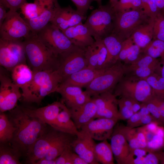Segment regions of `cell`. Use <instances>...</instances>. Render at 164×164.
Masks as SVG:
<instances>
[{
	"mask_svg": "<svg viewBox=\"0 0 164 164\" xmlns=\"http://www.w3.org/2000/svg\"><path fill=\"white\" fill-rule=\"evenodd\" d=\"M85 55L88 67L98 70L99 55L96 41L85 49Z\"/></svg>",
	"mask_w": 164,
	"mask_h": 164,
	"instance_id": "obj_39",
	"label": "cell"
},
{
	"mask_svg": "<svg viewBox=\"0 0 164 164\" xmlns=\"http://www.w3.org/2000/svg\"><path fill=\"white\" fill-rule=\"evenodd\" d=\"M77 8V10L84 16L89 9L92 2L94 0H71Z\"/></svg>",
	"mask_w": 164,
	"mask_h": 164,
	"instance_id": "obj_47",
	"label": "cell"
},
{
	"mask_svg": "<svg viewBox=\"0 0 164 164\" xmlns=\"http://www.w3.org/2000/svg\"><path fill=\"white\" fill-rule=\"evenodd\" d=\"M73 151L71 145L67 147L56 159V164H72V158Z\"/></svg>",
	"mask_w": 164,
	"mask_h": 164,
	"instance_id": "obj_46",
	"label": "cell"
},
{
	"mask_svg": "<svg viewBox=\"0 0 164 164\" xmlns=\"http://www.w3.org/2000/svg\"><path fill=\"white\" fill-rule=\"evenodd\" d=\"M71 143L73 151L83 159L88 164H98L95 155L96 144L94 139L86 133L80 131Z\"/></svg>",
	"mask_w": 164,
	"mask_h": 164,
	"instance_id": "obj_16",
	"label": "cell"
},
{
	"mask_svg": "<svg viewBox=\"0 0 164 164\" xmlns=\"http://www.w3.org/2000/svg\"><path fill=\"white\" fill-rule=\"evenodd\" d=\"M20 153L13 148L0 145V164H19Z\"/></svg>",
	"mask_w": 164,
	"mask_h": 164,
	"instance_id": "obj_33",
	"label": "cell"
},
{
	"mask_svg": "<svg viewBox=\"0 0 164 164\" xmlns=\"http://www.w3.org/2000/svg\"><path fill=\"white\" fill-rule=\"evenodd\" d=\"M118 1V0H110V4L112 7Z\"/></svg>",
	"mask_w": 164,
	"mask_h": 164,
	"instance_id": "obj_60",
	"label": "cell"
},
{
	"mask_svg": "<svg viewBox=\"0 0 164 164\" xmlns=\"http://www.w3.org/2000/svg\"><path fill=\"white\" fill-rule=\"evenodd\" d=\"M11 71L12 80L21 89L28 84L33 76L32 70L25 63L16 66Z\"/></svg>",
	"mask_w": 164,
	"mask_h": 164,
	"instance_id": "obj_29",
	"label": "cell"
},
{
	"mask_svg": "<svg viewBox=\"0 0 164 164\" xmlns=\"http://www.w3.org/2000/svg\"><path fill=\"white\" fill-rule=\"evenodd\" d=\"M153 18L150 17L137 27L130 37L134 43L142 49L153 39Z\"/></svg>",
	"mask_w": 164,
	"mask_h": 164,
	"instance_id": "obj_25",
	"label": "cell"
},
{
	"mask_svg": "<svg viewBox=\"0 0 164 164\" xmlns=\"http://www.w3.org/2000/svg\"><path fill=\"white\" fill-rule=\"evenodd\" d=\"M155 72L164 78V59L159 62Z\"/></svg>",
	"mask_w": 164,
	"mask_h": 164,
	"instance_id": "obj_56",
	"label": "cell"
},
{
	"mask_svg": "<svg viewBox=\"0 0 164 164\" xmlns=\"http://www.w3.org/2000/svg\"><path fill=\"white\" fill-rule=\"evenodd\" d=\"M96 106L95 118H105L119 120L118 99L112 91H109L93 96Z\"/></svg>",
	"mask_w": 164,
	"mask_h": 164,
	"instance_id": "obj_14",
	"label": "cell"
},
{
	"mask_svg": "<svg viewBox=\"0 0 164 164\" xmlns=\"http://www.w3.org/2000/svg\"><path fill=\"white\" fill-rule=\"evenodd\" d=\"M115 12L108 5L93 10L84 23L95 41L103 39L112 32Z\"/></svg>",
	"mask_w": 164,
	"mask_h": 164,
	"instance_id": "obj_4",
	"label": "cell"
},
{
	"mask_svg": "<svg viewBox=\"0 0 164 164\" xmlns=\"http://www.w3.org/2000/svg\"><path fill=\"white\" fill-rule=\"evenodd\" d=\"M159 62L157 59L144 53L133 63L126 66L127 71L139 67H157Z\"/></svg>",
	"mask_w": 164,
	"mask_h": 164,
	"instance_id": "obj_40",
	"label": "cell"
},
{
	"mask_svg": "<svg viewBox=\"0 0 164 164\" xmlns=\"http://www.w3.org/2000/svg\"><path fill=\"white\" fill-rule=\"evenodd\" d=\"M31 32L25 19L17 11L9 10L0 26V38L8 40H15L25 38Z\"/></svg>",
	"mask_w": 164,
	"mask_h": 164,
	"instance_id": "obj_10",
	"label": "cell"
},
{
	"mask_svg": "<svg viewBox=\"0 0 164 164\" xmlns=\"http://www.w3.org/2000/svg\"><path fill=\"white\" fill-rule=\"evenodd\" d=\"M62 32L74 45L85 49L95 40L82 22L68 28Z\"/></svg>",
	"mask_w": 164,
	"mask_h": 164,
	"instance_id": "obj_20",
	"label": "cell"
},
{
	"mask_svg": "<svg viewBox=\"0 0 164 164\" xmlns=\"http://www.w3.org/2000/svg\"><path fill=\"white\" fill-rule=\"evenodd\" d=\"M64 133L53 128L50 131H46L28 150L26 154L29 162L35 164L39 160L43 158Z\"/></svg>",
	"mask_w": 164,
	"mask_h": 164,
	"instance_id": "obj_12",
	"label": "cell"
},
{
	"mask_svg": "<svg viewBox=\"0 0 164 164\" xmlns=\"http://www.w3.org/2000/svg\"><path fill=\"white\" fill-rule=\"evenodd\" d=\"M159 11L164 12V0H155Z\"/></svg>",
	"mask_w": 164,
	"mask_h": 164,
	"instance_id": "obj_59",
	"label": "cell"
},
{
	"mask_svg": "<svg viewBox=\"0 0 164 164\" xmlns=\"http://www.w3.org/2000/svg\"><path fill=\"white\" fill-rule=\"evenodd\" d=\"M104 69L96 70L87 67L71 74L61 83L81 88L86 87Z\"/></svg>",
	"mask_w": 164,
	"mask_h": 164,
	"instance_id": "obj_24",
	"label": "cell"
},
{
	"mask_svg": "<svg viewBox=\"0 0 164 164\" xmlns=\"http://www.w3.org/2000/svg\"><path fill=\"white\" fill-rule=\"evenodd\" d=\"M43 6V10L38 16L30 19H25L33 33H37L50 22L60 5L57 0H47L44 3Z\"/></svg>",
	"mask_w": 164,
	"mask_h": 164,
	"instance_id": "obj_19",
	"label": "cell"
},
{
	"mask_svg": "<svg viewBox=\"0 0 164 164\" xmlns=\"http://www.w3.org/2000/svg\"><path fill=\"white\" fill-rule=\"evenodd\" d=\"M69 109L72 119L78 130L95 119L97 107L92 98L81 106Z\"/></svg>",
	"mask_w": 164,
	"mask_h": 164,
	"instance_id": "obj_22",
	"label": "cell"
},
{
	"mask_svg": "<svg viewBox=\"0 0 164 164\" xmlns=\"http://www.w3.org/2000/svg\"><path fill=\"white\" fill-rule=\"evenodd\" d=\"M62 81L57 70L34 72L31 80L21 88L23 100L26 102L39 104L46 96L56 92Z\"/></svg>",
	"mask_w": 164,
	"mask_h": 164,
	"instance_id": "obj_3",
	"label": "cell"
},
{
	"mask_svg": "<svg viewBox=\"0 0 164 164\" xmlns=\"http://www.w3.org/2000/svg\"><path fill=\"white\" fill-rule=\"evenodd\" d=\"M58 57L59 66L57 70L62 81L71 74L87 67L85 49L77 46L74 45Z\"/></svg>",
	"mask_w": 164,
	"mask_h": 164,
	"instance_id": "obj_8",
	"label": "cell"
},
{
	"mask_svg": "<svg viewBox=\"0 0 164 164\" xmlns=\"http://www.w3.org/2000/svg\"><path fill=\"white\" fill-rule=\"evenodd\" d=\"M7 8L2 4L0 2V26L2 24L6 17L7 12Z\"/></svg>",
	"mask_w": 164,
	"mask_h": 164,
	"instance_id": "obj_55",
	"label": "cell"
},
{
	"mask_svg": "<svg viewBox=\"0 0 164 164\" xmlns=\"http://www.w3.org/2000/svg\"><path fill=\"white\" fill-rule=\"evenodd\" d=\"M94 1H96L99 6L101 5V1L102 0H94Z\"/></svg>",
	"mask_w": 164,
	"mask_h": 164,
	"instance_id": "obj_62",
	"label": "cell"
},
{
	"mask_svg": "<svg viewBox=\"0 0 164 164\" xmlns=\"http://www.w3.org/2000/svg\"><path fill=\"white\" fill-rule=\"evenodd\" d=\"M134 0H120L112 7L115 12L132 9Z\"/></svg>",
	"mask_w": 164,
	"mask_h": 164,
	"instance_id": "obj_49",
	"label": "cell"
},
{
	"mask_svg": "<svg viewBox=\"0 0 164 164\" xmlns=\"http://www.w3.org/2000/svg\"><path fill=\"white\" fill-rule=\"evenodd\" d=\"M139 112L142 116L150 114L147 107L143 103H141V108Z\"/></svg>",
	"mask_w": 164,
	"mask_h": 164,
	"instance_id": "obj_58",
	"label": "cell"
},
{
	"mask_svg": "<svg viewBox=\"0 0 164 164\" xmlns=\"http://www.w3.org/2000/svg\"><path fill=\"white\" fill-rule=\"evenodd\" d=\"M163 12V13H164V12Z\"/></svg>",
	"mask_w": 164,
	"mask_h": 164,
	"instance_id": "obj_63",
	"label": "cell"
},
{
	"mask_svg": "<svg viewBox=\"0 0 164 164\" xmlns=\"http://www.w3.org/2000/svg\"><path fill=\"white\" fill-rule=\"evenodd\" d=\"M10 120L15 128L11 141L12 148L20 153H26L29 149L46 130V124L37 118L31 117L22 109L13 111Z\"/></svg>",
	"mask_w": 164,
	"mask_h": 164,
	"instance_id": "obj_1",
	"label": "cell"
},
{
	"mask_svg": "<svg viewBox=\"0 0 164 164\" xmlns=\"http://www.w3.org/2000/svg\"><path fill=\"white\" fill-rule=\"evenodd\" d=\"M116 128L123 135L130 147V149L140 148L137 140V129L122 125H116Z\"/></svg>",
	"mask_w": 164,
	"mask_h": 164,
	"instance_id": "obj_36",
	"label": "cell"
},
{
	"mask_svg": "<svg viewBox=\"0 0 164 164\" xmlns=\"http://www.w3.org/2000/svg\"><path fill=\"white\" fill-rule=\"evenodd\" d=\"M36 34L38 38L57 56L74 45L62 31L51 23Z\"/></svg>",
	"mask_w": 164,
	"mask_h": 164,
	"instance_id": "obj_11",
	"label": "cell"
},
{
	"mask_svg": "<svg viewBox=\"0 0 164 164\" xmlns=\"http://www.w3.org/2000/svg\"><path fill=\"white\" fill-rule=\"evenodd\" d=\"M35 164H56L55 159L49 160L43 158L37 161Z\"/></svg>",
	"mask_w": 164,
	"mask_h": 164,
	"instance_id": "obj_57",
	"label": "cell"
},
{
	"mask_svg": "<svg viewBox=\"0 0 164 164\" xmlns=\"http://www.w3.org/2000/svg\"><path fill=\"white\" fill-rule=\"evenodd\" d=\"M151 98L159 108L162 124L163 125H164V98L154 94Z\"/></svg>",
	"mask_w": 164,
	"mask_h": 164,
	"instance_id": "obj_50",
	"label": "cell"
},
{
	"mask_svg": "<svg viewBox=\"0 0 164 164\" xmlns=\"http://www.w3.org/2000/svg\"><path fill=\"white\" fill-rule=\"evenodd\" d=\"M142 52L156 59H164V41L153 39L145 48L142 49Z\"/></svg>",
	"mask_w": 164,
	"mask_h": 164,
	"instance_id": "obj_34",
	"label": "cell"
},
{
	"mask_svg": "<svg viewBox=\"0 0 164 164\" xmlns=\"http://www.w3.org/2000/svg\"><path fill=\"white\" fill-rule=\"evenodd\" d=\"M164 142V132L157 131L152 138L147 142V147L154 151L159 149L163 145Z\"/></svg>",
	"mask_w": 164,
	"mask_h": 164,
	"instance_id": "obj_44",
	"label": "cell"
},
{
	"mask_svg": "<svg viewBox=\"0 0 164 164\" xmlns=\"http://www.w3.org/2000/svg\"><path fill=\"white\" fill-rule=\"evenodd\" d=\"M107 51L106 62L107 67L117 61L124 39L116 34L111 33L102 39Z\"/></svg>",
	"mask_w": 164,
	"mask_h": 164,
	"instance_id": "obj_26",
	"label": "cell"
},
{
	"mask_svg": "<svg viewBox=\"0 0 164 164\" xmlns=\"http://www.w3.org/2000/svg\"><path fill=\"white\" fill-rule=\"evenodd\" d=\"M95 158L102 164H114V155L110 144L107 140L96 144L94 149Z\"/></svg>",
	"mask_w": 164,
	"mask_h": 164,
	"instance_id": "obj_31",
	"label": "cell"
},
{
	"mask_svg": "<svg viewBox=\"0 0 164 164\" xmlns=\"http://www.w3.org/2000/svg\"><path fill=\"white\" fill-rule=\"evenodd\" d=\"M142 103L145 105L150 114L155 118L159 125H163L159 108L151 98L146 102Z\"/></svg>",
	"mask_w": 164,
	"mask_h": 164,
	"instance_id": "obj_45",
	"label": "cell"
},
{
	"mask_svg": "<svg viewBox=\"0 0 164 164\" xmlns=\"http://www.w3.org/2000/svg\"><path fill=\"white\" fill-rule=\"evenodd\" d=\"M2 113L0 114V141L5 143L12 140L15 128L7 116Z\"/></svg>",
	"mask_w": 164,
	"mask_h": 164,
	"instance_id": "obj_32",
	"label": "cell"
},
{
	"mask_svg": "<svg viewBox=\"0 0 164 164\" xmlns=\"http://www.w3.org/2000/svg\"><path fill=\"white\" fill-rule=\"evenodd\" d=\"M114 156L118 164H124L130 152V147L123 135L115 126L110 138Z\"/></svg>",
	"mask_w": 164,
	"mask_h": 164,
	"instance_id": "obj_23",
	"label": "cell"
},
{
	"mask_svg": "<svg viewBox=\"0 0 164 164\" xmlns=\"http://www.w3.org/2000/svg\"><path fill=\"white\" fill-rule=\"evenodd\" d=\"M118 120L97 118L83 126L80 131L84 132L94 140L103 141L110 139Z\"/></svg>",
	"mask_w": 164,
	"mask_h": 164,
	"instance_id": "obj_13",
	"label": "cell"
},
{
	"mask_svg": "<svg viewBox=\"0 0 164 164\" xmlns=\"http://www.w3.org/2000/svg\"><path fill=\"white\" fill-rule=\"evenodd\" d=\"M126 66L117 61L105 68L86 87L85 91L92 97L109 91H112L125 74Z\"/></svg>",
	"mask_w": 164,
	"mask_h": 164,
	"instance_id": "obj_5",
	"label": "cell"
},
{
	"mask_svg": "<svg viewBox=\"0 0 164 164\" xmlns=\"http://www.w3.org/2000/svg\"><path fill=\"white\" fill-rule=\"evenodd\" d=\"M137 140L140 148L147 147V141L145 133L140 127L137 128Z\"/></svg>",
	"mask_w": 164,
	"mask_h": 164,
	"instance_id": "obj_52",
	"label": "cell"
},
{
	"mask_svg": "<svg viewBox=\"0 0 164 164\" xmlns=\"http://www.w3.org/2000/svg\"><path fill=\"white\" fill-rule=\"evenodd\" d=\"M152 122H156L158 123L155 118L151 114L142 116L138 127L145 125Z\"/></svg>",
	"mask_w": 164,
	"mask_h": 164,
	"instance_id": "obj_53",
	"label": "cell"
},
{
	"mask_svg": "<svg viewBox=\"0 0 164 164\" xmlns=\"http://www.w3.org/2000/svg\"><path fill=\"white\" fill-rule=\"evenodd\" d=\"M26 60L23 41L0 38V64L11 71L16 66L26 64Z\"/></svg>",
	"mask_w": 164,
	"mask_h": 164,
	"instance_id": "obj_9",
	"label": "cell"
},
{
	"mask_svg": "<svg viewBox=\"0 0 164 164\" xmlns=\"http://www.w3.org/2000/svg\"><path fill=\"white\" fill-rule=\"evenodd\" d=\"M76 136L64 133L52 146L43 158L49 160L56 159L67 147L71 145L72 142Z\"/></svg>",
	"mask_w": 164,
	"mask_h": 164,
	"instance_id": "obj_30",
	"label": "cell"
},
{
	"mask_svg": "<svg viewBox=\"0 0 164 164\" xmlns=\"http://www.w3.org/2000/svg\"><path fill=\"white\" fill-rule=\"evenodd\" d=\"M143 79L150 85L154 94L164 98V78L154 72Z\"/></svg>",
	"mask_w": 164,
	"mask_h": 164,
	"instance_id": "obj_38",
	"label": "cell"
},
{
	"mask_svg": "<svg viewBox=\"0 0 164 164\" xmlns=\"http://www.w3.org/2000/svg\"><path fill=\"white\" fill-rule=\"evenodd\" d=\"M56 92L61 95L63 102L69 109L79 107L91 99L85 91L78 86L61 83Z\"/></svg>",
	"mask_w": 164,
	"mask_h": 164,
	"instance_id": "obj_15",
	"label": "cell"
},
{
	"mask_svg": "<svg viewBox=\"0 0 164 164\" xmlns=\"http://www.w3.org/2000/svg\"><path fill=\"white\" fill-rule=\"evenodd\" d=\"M153 18V39L164 41V14L159 12Z\"/></svg>",
	"mask_w": 164,
	"mask_h": 164,
	"instance_id": "obj_41",
	"label": "cell"
},
{
	"mask_svg": "<svg viewBox=\"0 0 164 164\" xmlns=\"http://www.w3.org/2000/svg\"><path fill=\"white\" fill-rule=\"evenodd\" d=\"M26 2V0H0V3L12 11H17Z\"/></svg>",
	"mask_w": 164,
	"mask_h": 164,
	"instance_id": "obj_48",
	"label": "cell"
},
{
	"mask_svg": "<svg viewBox=\"0 0 164 164\" xmlns=\"http://www.w3.org/2000/svg\"><path fill=\"white\" fill-rule=\"evenodd\" d=\"M20 88L16 84L12 91L4 98L0 104V111L3 112L11 110L16 106L18 100L22 96L20 91Z\"/></svg>",
	"mask_w": 164,
	"mask_h": 164,
	"instance_id": "obj_35",
	"label": "cell"
},
{
	"mask_svg": "<svg viewBox=\"0 0 164 164\" xmlns=\"http://www.w3.org/2000/svg\"><path fill=\"white\" fill-rule=\"evenodd\" d=\"M86 18V16L70 6L64 8L60 6L56 9L50 23L62 31L82 22V21Z\"/></svg>",
	"mask_w": 164,
	"mask_h": 164,
	"instance_id": "obj_17",
	"label": "cell"
},
{
	"mask_svg": "<svg viewBox=\"0 0 164 164\" xmlns=\"http://www.w3.org/2000/svg\"><path fill=\"white\" fill-rule=\"evenodd\" d=\"M72 164H88L83 159L74 151L72 155Z\"/></svg>",
	"mask_w": 164,
	"mask_h": 164,
	"instance_id": "obj_54",
	"label": "cell"
},
{
	"mask_svg": "<svg viewBox=\"0 0 164 164\" xmlns=\"http://www.w3.org/2000/svg\"><path fill=\"white\" fill-rule=\"evenodd\" d=\"M65 104L63 101H55L38 108H23L22 109L29 116L38 118L54 128L58 114Z\"/></svg>",
	"mask_w": 164,
	"mask_h": 164,
	"instance_id": "obj_18",
	"label": "cell"
},
{
	"mask_svg": "<svg viewBox=\"0 0 164 164\" xmlns=\"http://www.w3.org/2000/svg\"><path fill=\"white\" fill-rule=\"evenodd\" d=\"M25 19H30L38 16L42 12L41 10L38 3L35 1L33 3H24L20 8Z\"/></svg>",
	"mask_w": 164,
	"mask_h": 164,
	"instance_id": "obj_42",
	"label": "cell"
},
{
	"mask_svg": "<svg viewBox=\"0 0 164 164\" xmlns=\"http://www.w3.org/2000/svg\"><path fill=\"white\" fill-rule=\"evenodd\" d=\"M114 89L116 97L130 98L141 103L148 101L154 94L145 80L129 75L124 76Z\"/></svg>",
	"mask_w": 164,
	"mask_h": 164,
	"instance_id": "obj_6",
	"label": "cell"
},
{
	"mask_svg": "<svg viewBox=\"0 0 164 164\" xmlns=\"http://www.w3.org/2000/svg\"><path fill=\"white\" fill-rule=\"evenodd\" d=\"M54 129L76 136L80 134L72 119L69 109L65 104L58 114Z\"/></svg>",
	"mask_w": 164,
	"mask_h": 164,
	"instance_id": "obj_28",
	"label": "cell"
},
{
	"mask_svg": "<svg viewBox=\"0 0 164 164\" xmlns=\"http://www.w3.org/2000/svg\"><path fill=\"white\" fill-rule=\"evenodd\" d=\"M162 155V153L148 147L130 149L124 164H157L160 162Z\"/></svg>",
	"mask_w": 164,
	"mask_h": 164,
	"instance_id": "obj_21",
	"label": "cell"
},
{
	"mask_svg": "<svg viewBox=\"0 0 164 164\" xmlns=\"http://www.w3.org/2000/svg\"><path fill=\"white\" fill-rule=\"evenodd\" d=\"M134 100L124 97L118 99L119 120H127L133 114L132 108Z\"/></svg>",
	"mask_w": 164,
	"mask_h": 164,
	"instance_id": "obj_37",
	"label": "cell"
},
{
	"mask_svg": "<svg viewBox=\"0 0 164 164\" xmlns=\"http://www.w3.org/2000/svg\"><path fill=\"white\" fill-rule=\"evenodd\" d=\"M141 117L142 116L139 111L134 113L130 118L127 120L126 126L132 128L138 127Z\"/></svg>",
	"mask_w": 164,
	"mask_h": 164,
	"instance_id": "obj_51",
	"label": "cell"
},
{
	"mask_svg": "<svg viewBox=\"0 0 164 164\" xmlns=\"http://www.w3.org/2000/svg\"><path fill=\"white\" fill-rule=\"evenodd\" d=\"M157 68L152 67H139L127 71L125 74L141 79H144L155 72Z\"/></svg>",
	"mask_w": 164,
	"mask_h": 164,
	"instance_id": "obj_43",
	"label": "cell"
},
{
	"mask_svg": "<svg viewBox=\"0 0 164 164\" xmlns=\"http://www.w3.org/2000/svg\"><path fill=\"white\" fill-rule=\"evenodd\" d=\"M141 53V49L134 43L130 36L123 41L117 61L130 64L138 59Z\"/></svg>",
	"mask_w": 164,
	"mask_h": 164,
	"instance_id": "obj_27",
	"label": "cell"
},
{
	"mask_svg": "<svg viewBox=\"0 0 164 164\" xmlns=\"http://www.w3.org/2000/svg\"><path fill=\"white\" fill-rule=\"evenodd\" d=\"M23 43L26 60L33 72L57 70L58 56L38 38L36 33L32 32L24 38Z\"/></svg>",
	"mask_w": 164,
	"mask_h": 164,
	"instance_id": "obj_2",
	"label": "cell"
},
{
	"mask_svg": "<svg viewBox=\"0 0 164 164\" xmlns=\"http://www.w3.org/2000/svg\"><path fill=\"white\" fill-rule=\"evenodd\" d=\"M160 162L162 164H164V154H162Z\"/></svg>",
	"mask_w": 164,
	"mask_h": 164,
	"instance_id": "obj_61",
	"label": "cell"
},
{
	"mask_svg": "<svg viewBox=\"0 0 164 164\" xmlns=\"http://www.w3.org/2000/svg\"><path fill=\"white\" fill-rule=\"evenodd\" d=\"M149 18L142 9L115 12L112 33L124 40L130 37L137 27L147 21Z\"/></svg>",
	"mask_w": 164,
	"mask_h": 164,
	"instance_id": "obj_7",
	"label": "cell"
}]
</instances>
